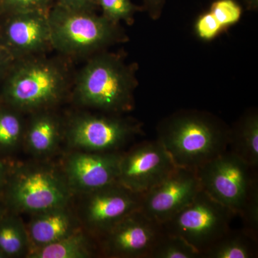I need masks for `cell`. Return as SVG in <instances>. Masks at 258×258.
<instances>
[{"label": "cell", "mask_w": 258, "mask_h": 258, "mask_svg": "<svg viewBox=\"0 0 258 258\" xmlns=\"http://www.w3.org/2000/svg\"><path fill=\"white\" fill-rule=\"evenodd\" d=\"M229 135L221 120L198 111L177 112L157 128V140L174 164L195 171L228 149Z\"/></svg>", "instance_id": "6da1fadb"}, {"label": "cell", "mask_w": 258, "mask_h": 258, "mask_svg": "<svg viewBox=\"0 0 258 258\" xmlns=\"http://www.w3.org/2000/svg\"><path fill=\"white\" fill-rule=\"evenodd\" d=\"M133 72L113 55H100L80 73L75 99L83 106L112 113L131 111L136 86Z\"/></svg>", "instance_id": "7a4b0ae2"}, {"label": "cell", "mask_w": 258, "mask_h": 258, "mask_svg": "<svg viewBox=\"0 0 258 258\" xmlns=\"http://www.w3.org/2000/svg\"><path fill=\"white\" fill-rule=\"evenodd\" d=\"M50 45L64 55H86L118 42L123 35L117 25L91 10L55 3L47 12Z\"/></svg>", "instance_id": "3957f363"}, {"label": "cell", "mask_w": 258, "mask_h": 258, "mask_svg": "<svg viewBox=\"0 0 258 258\" xmlns=\"http://www.w3.org/2000/svg\"><path fill=\"white\" fill-rule=\"evenodd\" d=\"M67 88V74L60 64L47 59H29L12 74L5 96L17 109L42 111L58 103Z\"/></svg>", "instance_id": "277c9868"}, {"label": "cell", "mask_w": 258, "mask_h": 258, "mask_svg": "<svg viewBox=\"0 0 258 258\" xmlns=\"http://www.w3.org/2000/svg\"><path fill=\"white\" fill-rule=\"evenodd\" d=\"M72 191L66 176L53 168L26 165L10 177L5 198L16 211L34 215L68 207Z\"/></svg>", "instance_id": "5b68a950"}, {"label": "cell", "mask_w": 258, "mask_h": 258, "mask_svg": "<svg viewBox=\"0 0 258 258\" xmlns=\"http://www.w3.org/2000/svg\"><path fill=\"white\" fill-rule=\"evenodd\" d=\"M256 169L227 149L196 171L201 189L240 216L258 193Z\"/></svg>", "instance_id": "8992f818"}, {"label": "cell", "mask_w": 258, "mask_h": 258, "mask_svg": "<svg viewBox=\"0 0 258 258\" xmlns=\"http://www.w3.org/2000/svg\"><path fill=\"white\" fill-rule=\"evenodd\" d=\"M235 215L201 189L189 205L161 227L166 233L183 239L203 256L230 230Z\"/></svg>", "instance_id": "52a82bcc"}, {"label": "cell", "mask_w": 258, "mask_h": 258, "mask_svg": "<svg viewBox=\"0 0 258 258\" xmlns=\"http://www.w3.org/2000/svg\"><path fill=\"white\" fill-rule=\"evenodd\" d=\"M141 134L142 125L136 120L93 115L76 117L66 132L71 147L100 153L118 152L120 148Z\"/></svg>", "instance_id": "ba28073f"}, {"label": "cell", "mask_w": 258, "mask_h": 258, "mask_svg": "<svg viewBox=\"0 0 258 258\" xmlns=\"http://www.w3.org/2000/svg\"><path fill=\"white\" fill-rule=\"evenodd\" d=\"M142 195L115 182L83 194L80 217L86 232L96 240L132 212L140 210Z\"/></svg>", "instance_id": "9c48e42d"}, {"label": "cell", "mask_w": 258, "mask_h": 258, "mask_svg": "<svg viewBox=\"0 0 258 258\" xmlns=\"http://www.w3.org/2000/svg\"><path fill=\"white\" fill-rule=\"evenodd\" d=\"M165 148L157 140L145 141L122 154L117 182L143 195L176 168Z\"/></svg>", "instance_id": "30bf717a"}, {"label": "cell", "mask_w": 258, "mask_h": 258, "mask_svg": "<svg viewBox=\"0 0 258 258\" xmlns=\"http://www.w3.org/2000/svg\"><path fill=\"white\" fill-rule=\"evenodd\" d=\"M161 232V225L139 210L122 219L97 240L100 252L106 257L149 258Z\"/></svg>", "instance_id": "8fae6325"}, {"label": "cell", "mask_w": 258, "mask_h": 258, "mask_svg": "<svg viewBox=\"0 0 258 258\" xmlns=\"http://www.w3.org/2000/svg\"><path fill=\"white\" fill-rule=\"evenodd\" d=\"M200 190L196 171L176 167L142 195L140 210L162 225L189 205Z\"/></svg>", "instance_id": "7c38bea8"}, {"label": "cell", "mask_w": 258, "mask_h": 258, "mask_svg": "<svg viewBox=\"0 0 258 258\" xmlns=\"http://www.w3.org/2000/svg\"><path fill=\"white\" fill-rule=\"evenodd\" d=\"M121 153L79 151L68 158L64 176L72 191L88 193L114 184Z\"/></svg>", "instance_id": "4fadbf2b"}, {"label": "cell", "mask_w": 258, "mask_h": 258, "mask_svg": "<svg viewBox=\"0 0 258 258\" xmlns=\"http://www.w3.org/2000/svg\"><path fill=\"white\" fill-rule=\"evenodd\" d=\"M5 38L17 55L29 57L51 46L47 13H13L5 28Z\"/></svg>", "instance_id": "5bb4252c"}, {"label": "cell", "mask_w": 258, "mask_h": 258, "mask_svg": "<svg viewBox=\"0 0 258 258\" xmlns=\"http://www.w3.org/2000/svg\"><path fill=\"white\" fill-rule=\"evenodd\" d=\"M26 228L30 240V251L53 243L81 230L79 220L68 207L34 214Z\"/></svg>", "instance_id": "9a60e30c"}, {"label": "cell", "mask_w": 258, "mask_h": 258, "mask_svg": "<svg viewBox=\"0 0 258 258\" xmlns=\"http://www.w3.org/2000/svg\"><path fill=\"white\" fill-rule=\"evenodd\" d=\"M229 150L254 169L258 166V115L249 111L230 128Z\"/></svg>", "instance_id": "2e32d148"}, {"label": "cell", "mask_w": 258, "mask_h": 258, "mask_svg": "<svg viewBox=\"0 0 258 258\" xmlns=\"http://www.w3.org/2000/svg\"><path fill=\"white\" fill-rule=\"evenodd\" d=\"M58 119L48 113H37L29 125L26 144L32 154L43 157L55 151L61 137Z\"/></svg>", "instance_id": "e0dca14e"}, {"label": "cell", "mask_w": 258, "mask_h": 258, "mask_svg": "<svg viewBox=\"0 0 258 258\" xmlns=\"http://www.w3.org/2000/svg\"><path fill=\"white\" fill-rule=\"evenodd\" d=\"M87 233L79 230L67 237L43 247L32 249L30 258H88L96 254V244Z\"/></svg>", "instance_id": "ac0fdd59"}, {"label": "cell", "mask_w": 258, "mask_h": 258, "mask_svg": "<svg viewBox=\"0 0 258 258\" xmlns=\"http://www.w3.org/2000/svg\"><path fill=\"white\" fill-rule=\"evenodd\" d=\"M257 255L258 240L243 228H230L204 252L202 258H254Z\"/></svg>", "instance_id": "d6986e66"}, {"label": "cell", "mask_w": 258, "mask_h": 258, "mask_svg": "<svg viewBox=\"0 0 258 258\" xmlns=\"http://www.w3.org/2000/svg\"><path fill=\"white\" fill-rule=\"evenodd\" d=\"M30 249L28 231L23 222L14 215L0 218V252L5 257L28 255Z\"/></svg>", "instance_id": "ffe728a7"}, {"label": "cell", "mask_w": 258, "mask_h": 258, "mask_svg": "<svg viewBox=\"0 0 258 258\" xmlns=\"http://www.w3.org/2000/svg\"><path fill=\"white\" fill-rule=\"evenodd\" d=\"M149 258H202V256L183 239L162 230Z\"/></svg>", "instance_id": "44dd1931"}, {"label": "cell", "mask_w": 258, "mask_h": 258, "mask_svg": "<svg viewBox=\"0 0 258 258\" xmlns=\"http://www.w3.org/2000/svg\"><path fill=\"white\" fill-rule=\"evenodd\" d=\"M23 123L19 115L0 112V150L8 152L18 147L23 137Z\"/></svg>", "instance_id": "7402d4cb"}, {"label": "cell", "mask_w": 258, "mask_h": 258, "mask_svg": "<svg viewBox=\"0 0 258 258\" xmlns=\"http://www.w3.org/2000/svg\"><path fill=\"white\" fill-rule=\"evenodd\" d=\"M98 6L101 8L105 18L116 24L132 21L136 12L139 10L131 0H98Z\"/></svg>", "instance_id": "603a6c76"}, {"label": "cell", "mask_w": 258, "mask_h": 258, "mask_svg": "<svg viewBox=\"0 0 258 258\" xmlns=\"http://www.w3.org/2000/svg\"><path fill=\"white\" fill-rule=\"evenodd\" d=\"M222 28L238 23L242 16V8L235 0H216L209 10Z\"/></svg>", "instance_id": "cb8c5ba5"}, {"label": "cell", "mask_w": 258, "mask_h": 258, "mask_svg": "<svg viewBox=\"0 0 258 258\" xmlns=\"http://www.w3.org/2000/svg\"><path fill=\"white\" fill-rule=\"evenodd\" d=\"M5 8L13 13L25 12L47 13L53 0H2Z\"/></svg>", "instance_id": "d4e9b609"}, {"label": "cell", "mask_w": 258, "mask_h": 258, "mask_svg": "<svg viewBox=\"0 0 258 258\" xmlns=\"http://www.w3.org/2000/svg\"><path fill=\"white\" fill-rule=\"evenodd\" d=\"M223 30L210 11L202 15L195 24V32L200 39L211 40Z\"/></svg>", "instance_id": "484cf974"}, {"label": "cell", "mask_w": 258, "mask_h": 258, "mask_svg": "<svg viewBox=\"0 0 258 258\" xmlns=\"http://www.w3.org/2000/svg\"><path fill=\"white\" fill-rule=\"evenodd\" d=\"M55 3L73 9L95 11L98 6V0H53Z\"/></svg>", "instance_id": "4316f807"}, {"label": "cell", "mask_w": 258, "mask_h": 258, "mask_svg": "<svg viewBox=\"0 0 258 258\" xmlns=\"http://www.w3.org/2000/svg\"><path fill=\"white\" fill-rule=\"evenodd\" d=\"M165 0H144V6L153 18H159Z\"/></svg>", "instance_id": "83f0119b"}, {"label": "cell", "mask_w": 258, "mask_h": 258, "mask_svg": "<svg viewBox=\"0 0 258 258\" xmlns=\"http://www.w3.org/2000/svg\"><path fill=\"white\" fill-rule=\"evenodd\" d=\"M247 9L254 10L258 7V0H244Z\"/></svg>", "instance_id": "f1b7e54d"}, {"label": "cell", "mask_w": 258, "mask_h": 258, "mask_svg": "<svg viewBox=\"0 0 258 258\" xmlns=\"http://www.w3.org/2000/svg\"><path fill=\"white\" fill-rule=\"evenodd\" d=\"M5 179V169L4 165L0 161V187L4 184Z\"/></svg>", "instance_id": "f546056e"}, {"label": "cell", "mask_w": 258, "mask_h": 258, "mask_svg": "<svg viewBox=\"0 0 258 258\" xmlns=\"http://www.w3.org/2000/svg\"><path fill=\"white\" fill-rule=\"evenodd\" d=\"M3 215H4V212H3V208H2L1 205H0V218L3 217Z\"/></svg>", "instance_id": "4dcf8cb0"}, {"label": "cell", "mask_w": 258, "mask_h": 258, "mask_svg": "<svg viewBox=\"0 0 258 258\" xmlns=\"http://www.w3.org/2000/svg\"><path fill=\"white\" fill-rule=\"evenodd\" d=\"M0 258H5V256H4V255H3V253H2V252H0Z\"/></svg>", "instance_id": "1f68e13d"}, {"label": "cell", "mask_w": 258, "mask_h": 258, "mask_svg": "<svg viewBox=\"0 0 258 258\" xmlns=\"http://www.w3.org/2000/svg\"><path fill=\"white\" fill-rule=\"evenodd\" d=\"M2 66V60L1 58H0V68H1Z\"/></svg>", "instance_id": "d6a6232c"}]
</instances>
